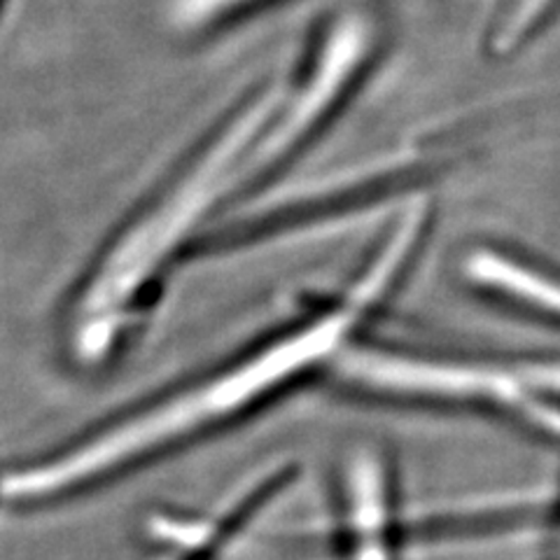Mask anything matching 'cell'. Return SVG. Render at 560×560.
<instances>
[{"mask_svg":"<svg viewBox=\"0 0 560 560\" xmlns=\"http://www.w3.org/2000/svg\"><path fill=\"white\" fill-rule=\"evenodd\" d=\"M428 206L407 210L355 283L306 320L280 331L222 370L84 436L49 458L0 477V500L47 502L98 483L199 434L215 430L311 372L329 366L355 329L383 304L428 232Z\"/></svg>","mask_w":560,"mask_h":560,"instance_id":"obj_1","label":"cell"},{"mask_svg":"<svg viewBox=\"0 0 560 560\" xmlns=\"http://www.w3.org/2000/svg\"><path fill=\"white\" fill-rule=\"evenodd\" d=\"M283 92L267 86L224 121L187 166L121 230L84 276L66 313V346L80 366L108 362L150 311L156 285L189 236L243 180L250 150Z\"/></svg>","mask_w":560,"mask_h":560,"instance_id":"obj_2","label":"cell"},{"mask_svg":"<svg viewBox=\"0 0 560 560\" xmlns=\"http://www.w3.org/2000/svg\"><path fill=\"white\" fill-rule=\"evenodd\" d=\"M327 370L348 388L378 397L448 407H512L528 416L535 405L528 393L545 388V364L510 372L393 353L355 341L346 343Z\"/></svg>","mask_w":560,"mask_h":560,"instance_id":"obj_3","label":"cell"},{"mask_svg":"<svg viewBox=\"0 0 560 560\" xmlns=\"http://www.w3.org/2000/svg\"><path fill=\"white\" fill-rule=\"evenodd\" d=\"M376 57V28L360 14L341 16L318 33L296 90L283 94L267 129L250 150L243 180H257L300 150L366 73Z\"/></svg>","mask_w":560,"mask_h":560,"instance_id":"obj_4","label":"cell"},{"mask_svg":"<svg viewBox=\"0 0 560 560\" xmlns=\"http://www.w3.org/2000/svg\"><path fill=\"white\" fill-rule=\"evenodd\" d=\"M346 560H395V518L388 467L378 453L360 451L348 465Z\"/></svg>","mask_w":560,"mask_h":560,"instance_id":"obj_5","label":"cell"},{"mask_svg":"<svg viewBox=\"0 0 560 560\" xmlns=\"http://www.w3.org/2000/svg\"><path fill=\"white\" fill-rule=\"evenodd\" d=\"M288 483V469H276L271 475L259 477L257 483L248 486L236 500L222 510L215 518L197 521L183 525L178 537L180 551L175 553V560H208L222 549L226 541L234 539L238 530L248 523L261 506H265L278 490H283Z\"/></svg>","mask_w":560,"mask_h":560,"instance_id":"obj_6","label":"cell"},{"mask_svg":"<svg viewBox=\"0 0 560 560\" xmlns=\"http://www.w3.org/2000/svg\"><path fill=\"white\" fill-rule=\"evenodd\" d=\"M560 16V0H498L483 28L486 55L510 59L533 45Z\"/></svg>","mask_w":560,"mask_h":560,"instance_id":"obj_7","label":"cell"},{"mask_svg":"<svg viewBox=\"0 0 560 560\" xmlns=\"http://www.w3.org/2000/svg\"><path fill=\"white\" fill-rule=\"evenodd\" d=\"M283 3L288 0H175L173 12L183 28L213 31Z\"/></svg>","mask_w":560,"mask_h":560,"instance_id":"obj_8","label":"cell"},{"mask_svg":"<svg viewBox=\"0 0 560 560\" xmlns=\"http://www.w3.org/2000/svg\"><path fill=\"white\" fill-rule=\"evenodd\" d=\"M5 3H8V0H0V12H3V8H5Z\"/></svg>","mask_w":560,"mask_h":560,"instance_id":"obj_9","label":"cell"}]
</instances>
